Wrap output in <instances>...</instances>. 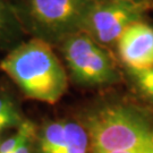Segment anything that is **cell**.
Returning a JSON list of instances; mask_svg holds the SVG:
<instances>
[{
  "mask_svg": "<svg viewBox=\"0 0 153 153\" xmlns=\"http://www.w3.org/2000/svg\"><path fill=\"white\" fill-rule=\"evenodd\" d=\"M0 69L10 77L26 98L55 104L67 91L68 77L52 45L32 38L10 50L0 61Z\"/></svg>",
  "mask_w": 153,
  "mask_h": 153,
  "instance_id": "cell-1",
  "label": "cell"
},
{
  "mask_svg": "<svg viewBox=\"0 0 153 153\" xmlns=\"http://www.w3.org/2000/svg\"><path fill=\"white\" fill-rule=\"evenodd\" d=\"M25 34L50 45L83 32L92 0H11Z\"/></svg>",
  "mask_w": 153,
  "mask_h": 153,
  "instance_id": "cell-3",
  "label": "cell"
},
{
  "mask_svg": "<svg viewBox=\"0 0 153 153\" xmlns=\"http://www.w3.org/2000/svg\"><path fill=\"white\" fill-rule=\"evenodd\" d=\"M38 129L31 120L23 121L15 134L0 142V153H14L28 138L36 136Z\"/></svg>",
  "mask_w": 153,
  "mask_h": 153,
  "instance_id": "cell-10",
  "label": "cell"
},
{
  "mask_svg": "<svg viewBox=\"0 0 153 153\" xmlns=\"http://www.w3.org/2000/svg\"><path fill=\"white\" fill-rule=\"evenodd\" d=\"M94 2H102V1H107V0H92Z\"/></svg>",
  "mask_w": 153,
  "mask_h": 153,
  "instance_id": "cell-15",
  "label": "cell"
},
{
  "mask_svg": "<svg viewBox=\"0 0 153 153\" xmlns=\"http://www.w3.org/2000/svg\"><path fill=\"white\" fill-rule=\"evenodd\" d=\"M137 92L153 103V68L145 71H128Z\"/></svg>",
  "mask_w": 153,
  "mask_h": 153,
  "instance_id": "cell-11",
  "label": "cell"
},
{
  "mask_svg": "<svg viewBox=\"0 0 153 153\" xmlns=\"http://www.w3.org/2000/svg\"><path fill=\"white\" fill-rule=\"evenodd\" d=\"M25 120L14 100L6 93H0V131L19 127Z\"/></svg>",
  "mask_w": 153,
  "mask_h": 153,
  "instance_id": "cell-9",
  "label": "cell"
},
{
  "mask_svg": "<svg viewBox=\"0 0 153 153\" xmlns=\"http://www.w3.org/2000/svg\"><path fill=\"white\" fill-rule=\"evenodd\" d=\"M2 133H4V131H0V142L2 141Z\"/></svg>",
  "mask_w": 153,
  "mask_h": 153,
  "instance_id": "cell-16",
  "label": "cell"
},
{
  "mask_svg": "<svg viewBox=\"0 0 153 153\" xmlns=\"http://www.w3.org/2000/svg\"><path fill=\"white\" fill-rule=\"evenodd\" d=\"M91 153H153V151H112V152H107V151H91Z\"/></svg>",
  "mask_w": 153,
  "mask_h": 153,
  "instance_id": "cell-13",
  "label": "cell"
},
{
  "mask_svg": "<svg viewBox=\"0 0 153 153\" xmlns=\"http://www.w3.org/2000/svg\"><path fill=\"white\" fill-rule=\"evenodd\" d=\"M117 49L128 71L153 68V26L142 21L133 23L118 39Z\"/></svg>",
  "mask_w": 153,
  "mask_h": 153,
  "instance_id": "cell-6",
  "label": "cell"
},
{
  "mask_svg": "<svg viewBox=\"0 0 153 153\" xmlns=\"http://www.w3.org/2000/svg\"><path fill=\"white\" fill-rule=\"evenodd\" d=\"M25 35L11 0H0V52H8L23 42Z\"/></svg>",
  "mask_w": 153,
  "mask_h": 153,
  "instance_id": "cell-7",
  "label": "cell"
},
{
  "mask_svg": "<svg viewBox=\"0 0 153 153\" xmlns=\"http://www.w3.org/2000/svg\"><path fill=\"white\" fill-rule=\"evenodd\" d=\"M91 151H153V116L126 103H105L84 112Z\"/></svg>",
  "mask_w": 153,
  "mask_h": 153,
  "instance_id": "cell-2",
  "label": "cell"
},
{
  "mask_svg": "<svg viewBox=\"0 0 153 153\" xmlns=\"http://www.w3.org/2000/svg\"><path fill=\"white\" fill-rule=\"evenodd\" d=\"M91 141L85 127L77 121H69V133L65 145L57 153H88Z\"/></svg>",
  "mask_w": 153,
  "mask_h": 153,
  "instance_id": "cell-8",
  "label": "cell"
},
{
  "mask_svg": "<svg viewBox=\"0 0 153 153\" xmlns=\"http://www.w3.org/2000/svg\"><path fill=\"white\" fill-rule=\"evenodd\" d=\"M35 137L28 138L14 153H35Z\"/></svg>",
  "mask_w": 153,
  "mask_h": 153,
  "instance_id": "cell-12",
  "label": "cell"
},
{
  "mask_svg": "<svg viewBox=\"0 0 153 153\" xmlns=\"http://www.w3.org/2000/svg\"><path fill=\"white\" fill-rule=\"evenodd\" d=\"M133 2H136V4H141V5H144V6H150L152 4L153 0H131Z\"/></svg>",
  "mask_w": 153,
  "mask_h": 153,
  "instance_id": "cell-14",
  "label": "cell"
},
{
  "mask_svg": "<svg viewBox=\"0 0 153 153\" xmlns=\"http://www.w3.org/2000/svg\"><path fill=\"white\" fill-rule=\"evenodd\" d=\"M148 8L131 0L95 2L88 13L83 32L100 44L117 43L126 28L142 19Z\"/></svg>",
  "mask_w": 153,
  "mask_h": 153,
  "instance_id": "cell-5",
  "label": "cell"
},
{
  "mask_svg": "<svg viewBox=\"0 0 153 153\" xmlns=\"http://www.w3.org/2000/svg\"><path fill=\"white\" fill-rule=\"evenodd\" d=\"M59 47L71 79L78 85L103 86L119 79L111 56L88 33H76Z\"/></svg>",
  "mask_w": 153,
  "mask_h": 153,
  "instance_id": "cell-4",
  "label": "cell"
}]
</instances>
